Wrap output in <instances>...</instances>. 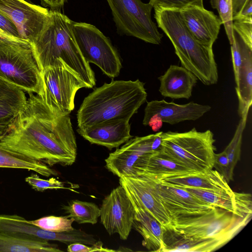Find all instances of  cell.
Instances as JSON below:
<instances>
[{
  "label": "cell",
  "mask_w": 252,
  "mask_h": 252,
  "mask_svg": "<svg viewBox=\"0 0 252 252\" xmlns=\"http://www.w3.org/2000/svg\"><path fill=\"white\" fill-rule=\"evenodd\" d=\"M29 95L0 145L50 167L71 165L77 148L69 114L52 110L36 94Z\"/></svg>",
  "instance_id": "obj_1"
},
{
  "label": "cell",
  "mask_w": 252,
  "mask_h": 252,
  "mask_svg": "<svg viewBox=\"0 0 252 252\" xmlns=\"http://www.w3.org/2000/svg\"><path fill=\"white\" fill-rule=\"evenodd\" d=\"M72 23L61 11L49 9L31 47L41 70L55 66L61 59L80 76L87 88H93L95 85L94 74L76 44Z\"/></svg>",
  "instance_id": "obj_2"
},
{
  "label": "cell",
  "mask_w": 252,
  "mask_h": 252,
  "mask_svg": "<svg viewBox=\"0 0 252 252\" xmlns=\"http://www.w3.org/2000/svg\"><path fill=\"white\" fill-rule=\"evenodd\" d=\"M147 97L144 83L139 79L105 83L84 98L77 111L78 127L111 120L129 121Z\"/></svg>",
  "instance_id": "obj_3"
},
{
  "label": "cell",
  "mask_w": 252,
  "mask_h": 252,
  "mask_svg": "<svg viewBox=\"0 0 252 252\" xmlns=\"http://www.w3.org/2000/svg\"><path fill=\"white\" fill-rule=\"evenodd\" d=\"M158 27L171 41L182 66L191 72L204 85L218 81V71L213 46L203 44L190 33L178 10L156 9Z\"/></svg>",
  "instance_id": "obj_4"
},
{
  "label": "cell",
  "mask_w": 252,
  "mask_h": 252,
  "mask_svg": "<svg viewBox=\"0 0 252 252\" xmlns=\"http://www.w3.org/2000/svg\"><path fill=\"white\" fill-rule=\"evenodd\" d=\"M214 134L209 129L193 128L184 132L162 133L160 154L198 173L213 169L216 148Z\"/></svg>",
  "instance_id": "obj_5"
},
{
  "label": "cell",
  "mask_w": 252,
  "mask_h": 252,
  "mask_svg": "<svg viewBox=\"0 0 252 252\" xmlns=\"http://www.w3.org/2000/svg\"><path fill=\"white\" fill-rule=\"evenodd\" d=\"M251 217H241L215 207L201 214L175 218L171 220L170 228L186 238H219L229 241L246 225Z\"/></svg>",
  "instance_id": "obj_6"
},
{
  "label": "cell",
  "mask_w": 252,
  "mask_h": 252,
  "mask_svg": "<svg viewBox=\"0 0 252 252\" xmlns=\"http://www.w3.org/2000/svg\"><path fill=\"white\" fill-rule=\"evenodd\" d=\"M0 77L28 94L41 93V70L30 44L0 42Z\"/></svg>",
  "instance_id": "obj_7"
},
{
  "label": "cell",
  "mask_w": 252,
  "mask_h": 252,
  "mask_svg": "<svg viewBox=\"0 0 252 252\" xmlns=\"http://www.w3.org/2000/svg\"><path fill=\"white\" fill-rule=\"evenodd\" d=\"M117 33L158 45L163 37L151 17L152 6L141 0H106Z\"/></svg>",
  "instance_id": "obj_8"
},
{
  "label": "cell",
  "mask_w": 252,
  "mask_h": 252,
  "mask_svg": "<svg viewBox=\"0 0 252 252\" xmlns=\"http://www.w3.org/2000/svg\"><path fill=\"white\" fill-rule=\"evenodd\" d=\"M41 77L42 90L38 95L50 109L63 114H69L74 109L78 90L87 88L80 76L61 59L55 66L41 70Z\"/></svg>",
  "instance_id": "obj_9"
},
{
  "label": "cell",
  "mask_w": 252,
  "mask_h": 252,
  "mask_svg": "<svg viewBox=\"0 0 252 252\" xmlns=\"http://www.w3.org/2000/svg\"><path fill=\"white\" fill-rule=\"evenodd\" d=\"M72 32L82 56L88 63L97 65L111 78L117 77L122 68L119 53L109 37L95 26L72 21Z\"/></svg>",
  "instance_id": "obj_10"
},
{
  "label": "cell",
  "mask_w": 252,
  "mask_h": 252,
  "mask_svg": "<svg viewBox=\"0 0 252 252\" xmlns=\"http://www.w3.org/2000/svg\"><path fill=\"white\" fill-rule=\"evenodd\" d=\"M138 175L149 181L153 192L163 205L171 220L179 217L204 213L216 207L181 187L162 183L144 174Z\"/></svg>",
  "instance_id": "obj_11"
},
{
  "label": "cell",
  "mask_w": 252,
  "mask_h": 252,
  "mask_svg": "<svg viewBox=\"0 0 252 252\" xmlns=\"http://www.w3.org/2000/svg\"><path fill=\"white\" fill-rule=\"evenodd\" d=\"M100 221L110 235L117 233L127 239L132 228L134 208L126 190L120 184L102 200Z\"/></svg>",
  "instance_id": "obj_12"
},
{
  "label": "cell",
  "mask_w": 252,
  "mask_h": 252,
  "mask_svg": "<svg viewBox=\"0 0 252 252\" xmlns=\"http://www.w3.org/2000/svg\"><path fill=\"white\" fill-rule=\"evenodd\" d=\"M211 107L190 102L185 104L168 102L164 99L147 102L143 124L158 130L163 123L175 125L185 121H195L209 112Z\"/></svg>",
  "instance_id": "obj_13"
},
{
  "label": "cell",
  "mask_w": 252,
  "mask_h": 252,
  "mask_svg": "<svg viewBox=\"0 0 252 252\" xmlns=\"http://www.w3.org/2000/svg\"><path fill=\"white\" fill-rule=\"evenodd\" d=\"M48 11L25 0H0V13L15 25L21 38L30 43L39 32Z\"/></svg>",
  "instance_id": "obj_14"
},
{
  "label": "cell",
  "mask_w": 252,
  "mask_h": 252,
  "mask_svg": "<svg viewBox=\"0 0 252 252\" xmlns=\"http://www.w3.org/2000/svg\"><path fill=\"white\" fill-rule=\"evenodd\" d=\"M180 16L193 37L199 42L213 46L222 22L220 17L204 6L190 5L179 10Z\"/></svg>",
  "instance_id": "obj_15"
},
{
  "label": "cell",
  "mask_w": 252,
  "mask_h": 252,
  "mask_svg": "<svg viewBox=\"0 0 252 252\" xmlns=\"http://www.w3.org/2000/svg\"><path fill=\"white\" fill-rule=\"evenodd\" d=\"M119 183L125 189L128 197L151 213L164 228L171 227V220L166 211L145 178L140 175L122 177L119 178Z\"/></svg>",
  "instance_id": "obj_16"
},
{
  "label": "cell",
  "mask_w": 252,
  "mask_h": 252,
  "mask_svg": "<svg viewBox=\"0 0 252 252\" xmlns=\"http://www.w3.org/2000/svg\"><path fill=\"white\" fill-rule=\"evenodd\" d=\"M129 121L126 120L108 121L84 128H78L77 131L91 144L102 146L111 150L119 148L132 137L130 134Z\"/></svg>",
  "instance_id": "obj_17"
},
{
  "label": "cell",
  "mask_w": 252,
  "mask_h": 252,
  "mask_svg": "<svg viewBox=\"0 0 252 252\" xmlns=\"http://www.w3.org/2000/svg\"><path fill=\"white\" fill-rule=\"evenodd\" d=\"M177 187L183 188L205 202L225 210L238 216H252V203L251 194L234 191H215L194 188Z\"/></svg>",
  "instance_id": "obj_18"
},
{
  "label": "cell",
  "mask_w": 252,
  "mask_h": 252,
  "mask_svg": "<svg viewBox=\"0 0 252 252\" xmlns=\"http://www.w3.org/2000/svg\"><path fill=\"white\" fill-rule=\"evenodd\" d=\"M27 100L22 89L0 77V140L25 109Z\"/></svg>",
  "instance_id": "obj_19"
},
{
  "label": "cell",
  "mask_w": 252,
  "mask_h": 252,
  "mask_svg": "<svg viewBox=\"0 0 252 252\" xmlns=\"http://www.w3.org/2000/svg\"><path fill=\"white\" fill-rule=\"evenodd\" d=\"M158 79L161 95L172 99H189L198 80L189 70L176 65H171Z\"/></svg>",
  "instance_id": "obj_20"
},
{
  "label": "cell",
  "mask_w": 252,
  "mask_h": 252,
  "mask_svg": "<svg viewBox=\"0 0 252 252\" xmlns=\"http://www.w3.org/2000/svg\"><path fill=\"white\" fill-rule=\"evenodd\" d=\"M130 199L134 212L132 227L143 237L142 245L149 251L162 252L163 226L151 213Z\"/></svg>",
  "instance_id": "obj_21"
},
{
  "label": "cell",
  "mask_w": 252,
  "mask_h": 252,
  "mask_svg": "<svg viewBox=\"0 0 252 252\" xmlns=\"http://www.w3.org/2000/svg\"><path fill=\"white\" fill-rule=\"evenodd\" d=\"M156 179L162 183L175 186L194 188L215 191H233L223 176L217 171L213 169L205 172H195Z\"/></svg>",
  "instance_id": "obj_22"
},
{
  "label": "cell",
  "mask_w": 252,
  "mask_h": 252,
  "mask_svg": "<svg viewBox=\"0 0 252 252\" xmlns=\"http://www.w3.org/2000/svg\"><path fill=\"white\" fill-rule=\"evenodd\" d=\"M242 63L237 78L235 90L238 99V112L241 119H247L252 103V49L240 37Z\"/></svg>",
  "instance_id": "obj_23"
},
{
  "label": "cell",
  "mask_w": 252,
  "mask_h": 252,
  "mask_svg": "<svg viewBox=\"0 0 252 252\" xmlns=\"http://www.w3.org/2000/svg\"><path fill=\"white\" fill-rule=\"evenodd\" d=\"M228 242L219 238H186L176 234L170 227L164 228L162 252H210L220 248Z\"/></svg>",
  "instance_id": "obj_24"
},
{
  "label": "cell",
  "mask_w": 252,
  "mask_h": 252,
  "mask_svg": "<svg viewBox=\"0 0 252 252\" xmlns=\"http://www.w3.org/2000/svg\"><path fill=\"white\" fill-rule=\"evenodd\" d=\"M125 145L109 154L105 159V167L119 178L133 177L137 175L142 159L146 157Z\"/></svg>",
  "instance_id": "obj_25"
},
{
  "label": "cell",
  "mask_w": 252,
  "mask_h": 252,
  "mask_svg": "<svg viewBox=\"0 0 252 252\" xmlns=\"http://www.w3.org/2000/svg\"><path fill=\"white\" fill-rule=\"evenodd\" d=\"M195 172L184 165L158 153L143 158L138 175L144 174L154 179H162Z\"/></svg>",
  "instance_id": "obj_26"
},
{
  "label": "cell",
  "mask_w": 252,
  "mask_h": 252,
  "mask_svg": "<svg viewBox=\"0 0 252 252\" xmlns=\"http://www.w3.org/2000/svg\"><path fill=\"white\" fill-rule=\"evenodd\" d=\"M61 252L57 245L48 241L32 239L0 232V252Z\"/></svg>",
  "instance_id": "obj_27"
},
{
  "label": "cell",
  "mask_w": 252,
  "mask_h": 252,
  "mask_svg": "<svg viewBox=\"0 0 252 252\" xmlns=\"http://www.w3.org/2000/svg\"><path fill=\"white\" fill-rule=\"evenodd\" d=\"M0 167L26 169L45 177L59 173L45 163L5 148L0 145Z\"/></svg>",
  "instance_id": "obj_28"
},
{
  "label": "cell",
  "mask_w": 252,
  "mask_h": 252,
  "mask_svg": "<svg viewBox=\"0 0 252 252\" xmlns=\"http://www.w3.org/2000/svg\"><path fill=\"white\" fill-rule=\"evenodd\" d=\"M63 209L69 218L79 224H94L100 217V208L93 202L72 200L63 206Z\"/></svg>",
  "instance_id": "obj_29"
},
{
  "label": "cell",
  "mask_w": 252,
  "mask_h": 252,
  "mask_svg": "<svg viewBox=\"0 0 252 252\" xmlns=\"http://www.w3.org/2000/svg\"><path fill=\"white\" fill-rule=\"evenodd\" d=\"M247 120L241 118L232 139L224 150L229 161L228 173L231 181L233 180L234 168L240 159L242 136Z\"/></svg>",
  "instance_id": "obj_30"
},
{
  "label": "cell",
  "mask_w": 252,
  "mask_h": 252,
  "mask_svg": "<svg viewBox=\"0 0 252 252\" xmlns=\"http://www.w3.org/2000/svg\"><path fill=\"white\" fill-rule=\"evenodd\" d=\"M28 221L41 229L53 231H69L74 229L72 224L74 220L68 216L43 217L37 220Z\"/></svg>",
  "instance_id": "obj_31"
},
{
  "label": "cell",
  "mask_w": 252,
  "mask_h": 252,
  "mask_svg": "<svg viewBox=\"0 0 252 252\" xmlns=\"http://www.w3.org/2000/svg\"><path fill=\"white\" fill-rule=\"evenodd\" d=\"M25 181L33 189L43 191L48 189H66L74 191L73 189L79 188L78 185L69 182H62L52 177L49 179L41 178L36 173L32 174L25 178Z\"/></svg>",
  "instance_id": "obj_32"
},
{
  "label": "cell",
  "mask_w": 252,
  "mask_h": 252,
  "mask_svg": "<svg viewBox=\"0 0 252 252\" xmlns=\"http://www.w3.org/2000/svg\"><path fill=\"white\" fill-rule=\"evenodd\" d=\"M212 7L219 13L222 24L231 45L233 42L234 30L233 29V11L232 0H210Z\"/></svg>",
  "instance_id": "obj_33"
},
{
  "label": "cell",
  "mask_w": 252,
  "mask_h": 252,
  "mask_svg": "<svg viewBox=\"0 0 252 252\" xmlns=\"http://www.w3.org/2000/svg\"><path fill=\"white\" fill-rule=\"evenodd\" d=\"M203 0H149L153 8L180 10L190 5L203 6Z\"/></svg>",
  "instance_id": "obj_34"
},
{
  "label": "cell",
  "mask_w": 252,
  "mask_h": 252,
  "mask_svg": "<svg viewBox=\"0 0 252 252\" xmlns=\"http://www.w3.org/2000/svg\"><path fill=\"white\" fill-rule=\"evenodd\" d=\"M233 20L234 31L252 49V18H237Z\"/></svg>",
  "instance_id": "obj_35"
},
{
  "label": "cell",
  "mask_w": 252,
  "mask_h": 252,
  "mask_svg": "<svg viewBox=\"0 0 252 252\" xmlns=\"http://www.w3.org/2000/svg\"><path fill=\"white\" fill-rule=\"evenodd\" d=\"M231 58L235 80L237 78L242 63L240 37L234 31L233 42L231 45Z\"/></svg>",
  "instance_id": "obj_36"
},
{
  "label": "cell",
  "mask_w": 252,
  "mask_h": 252,
  "mask_svg": "<svg viewBox=\"0 0 252 252\" xmlns=\"http://www.w3.org/2000/svg\"><path fill=\"white\" fill-rule=\"evenodd\" d=\"M69 252H116V250L103 247L101 241H98L93 245L89 246L80 243H73L67 245Z\"/></svg>",
  "instance_id": "obj_37"
},
{
  "label": "cell",
  "mask_w": 252,
  "mask_h": 252,
  "mask_svg": "<svg viewBox=\"0 0 252 252\" xmlns=\"http://www.w3.org/2000/svg\"><path fill=\"white\" fill-rule=\"evenodd\" d=\"M229 161L225 152L223 151L220 153L215 155V160L213 168L221 174L228 183L231 180L228 173Z\"/></svg>",
  "instance_id": "obj_38"
},
{
  "label": "cell",
  "mask_w": 252,
  "mask_h": 252,
  "mask_svg": "<svg viewBox=\"0 0 252 252\" xmlns=\"http://www.w3.org/2000/svg\"><path fill=\"white\" fill-rule=\"evenodd\" d=\"M0 29L11 36L21 38L15 25L10 20L0 13Z\"/></svg>",
  "instance_id": "obj_39"
},
{
  "label": "cell",
  "mask_w": 252,
  "mask_h": 252,
  "mask_svg": "<svg viewBox=\"0 0 252 252\" xmlns=\"http://www.w3.org/2000/svg\"><path fill=\"white\" fill-rule=\"evenodd\" d=\"M42 4L50 9L61 11L68 0H40Z\"/></svg>",
  "instance_id": "obj_40"
},
{
  "label": "cell",
  "mask_w": 252,
  "mask_h": 252,
  "mask_svg": "<svg viewBox=\"0 0 252 252\" xmlns=\"http://www.w3.org/2000/svg\"><path fill=\"white\" fill-rule=\"evenodd\" d=\"M237 18H252V0H248L242 7L240 13L233 19Z\"/></svg>",
  "instance_id": "obj_41"
},
{
  "label": "cell",
  "mask_w": 252,
  "mask_h": 252,
  "mask_svg": "<svg viewBox=\"0 0 252 252\" xmlns=\"http://www.w3.org/2000/svg\"><path fill=\"white\" fill-rule=\"evenodd\" d=\"M248 0H232L233 18L236 16Z\"/></svg>",
  "instance_id": "obj_42"
}]
</instances>
